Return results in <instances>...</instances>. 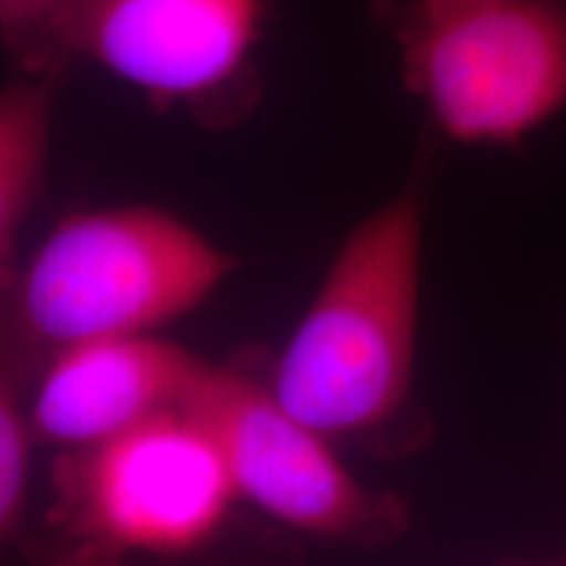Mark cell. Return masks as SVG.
I'll use <instances>...</instances> for the list:
<instances>
[{"mask_svg": "<svg viewBox=\"0 0 566 566\" xmlns=\"http://www.w3.org/2000/svg\"><path fill=\"white\" fill-rule=\"evenodd\" d=\"M543 566H554V564H543Z\"/></svg>", "mask_w": 566, "mask_h": 566, "instance_id": "12", "label": "cell"}, {"mask_svg": "<svg viewBox=\"0 0 566 566\" xmlns=\"http://www.w3.org/2000/svg\"><path fill=\"white\" fill-rule=\"evenodd\" d=\"M32 566H134L126 558H111L92 554V551L74 548L69 543H40L30 551Z\"/></svg>", "mask_w": 566, "mask_h": 566, "instance_id": "11", "label": "cell"}, {"mask_svg": "<svg viewBox=\"0 0 566 566\" xmlns=\"http://www.w3.org/2000/svg\"><path fill=\"white\" fill-rule=\"evenodd\" d=\"M265 0H82L71 32L92 61L158 108L229 124L252 105Z\"/></svg>", "mask_w": 566, "mask_h": 566, "instance_id": "6", "label": "cell"}, {"mask_svg": "<svg viewBox=\"0 0 566 566\" xmlns=\"http://www.w3.org/2000/svg\"><path fill=\"white\" fill-rule=\"evenodd\" d=\"M231 271L229 252L163 208L71 212L0 294V363L27 388L69 346L192 313Z\"/></svg>", "mask_w": 566, "mask_h": 566, "instance_id": "2", "label": "cell"}, {"mask_svg": "<svg viewBox=\"0 0 566 566\" xmlns=\"http://www.w3.org/2000/svg\"><path fill=\"white\" fill-rule=\"evenodd\" d=\"M218 443L239 501L315 541L384 548L412 527L399 493L365 485L334 443L233 367L208 363L181 405Z\"/></svg>", "mask_w": 566, "mask_h": 566, "instance_id": "5", "label": "cell"}, {"mask_svg": "<svg viewBox=\"0 0 566 566\" xmlns=\"http://www.w3.org/2000/svg\"><path fill=\"white\" fill-rule=\"evenodd\" d=\"M53 116L55 82L19 74L0 90V294L19 271L13 252L45 181Z\"/></svg>", "mask_w": 566, "mask_h": 566, "instance_id": "8", "label": "cell"}, {"mask_svg": "<svg viewBox=\"0 0 566 566\" xmlns=\"http://www.w3.org/2000/svg\"><path fill=\"white\" fill-rule=\"evenodd\" d=\"M428 163L338 247L275 359L271 391L331 443L405 457L430 436L415 399Z\"/></svg>", "mask_w": 566, "mask_h": 566, "instance_id": "1", "label": "cell"}, {"mask_svg": "<svg viewBox=\"0 0 566 566\" xmlns=\"http://www.w3.org/2000/svg\"><path fill=\"white\" fill-rule=\"evenodd\" d=\"M82 0H0V45L19 74L55 82L74 66L71 32Z\"/></svg>", "mask_w": 566, "mask_h": 566, "instance_id": "9", "label": "cell"}, {"mask_svg": "<svg viewBox=\"0 0 566 566\" xmlns=\"http://www.w3.org/2000/svg\"><path fill=\"white\" fill-rule=\"evenodd\" d=\"M237 501L212 436L168 409L90 449L61 451L51 514L61 543L92 554L187 556L221 535Z\"/></svg>", "mask_w": 566, "mask_h": 566, "instance_id": "4", "label": "cell"}, {"mask_svg": "<svg viewBox=\"0 0 566 566\" xmlns=\"http://www.w3.org/2000/svg\"><path fill=\"white\" fill-rule=\"evenodd\" d=\"M438 137L516 147L566 108V0H375Z\"/></svg>", "mask_w": 566, "mask_h": 566, "instance_id": "3", "label": "cell"}, {"mask_svg": "<svg viewBox=\"0 0 566 566\" xmlns=\"http://www.w3.org/2000/svg\"><path fill=\"white\" fill-rule=\"evenodd\" d=\"M24 388L0 363V548L19 535L30 491L32 430L21 407Z\"/></svg>", "mask_w": 566, "mask_h": 566, "instance_id": "10", "label": "cell"}, {"mask_svg": "<svg viewBox=\"0 0 566 566\" xmlns=\"http://www.w3.org/2000/svg\"><path fill=\"white\" fill-rule=\"evenodd\" d=\"M208 359L155 334L69 346L32 380L34 443L80 451L150 417L181 409Z\"/></svg>", "mask_w": 566, "mask_h": 566, "instance_id": "7", "label": "cell"}]
</instances>
